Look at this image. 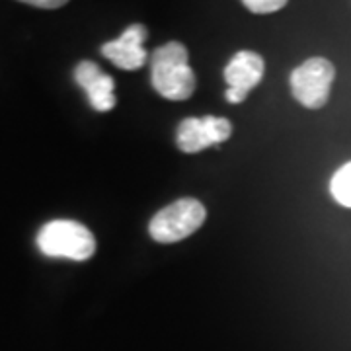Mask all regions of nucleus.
I'll use <instances>...</instances> for the list:
<instances>
[{
    "instance_id": "f257e3e1",
    "label": "nucleus",
    "mask_w": 351,
    "mask_h": 351,
    "mask_svg": "<svg viewBox=\"0 0 351 351\" xmlns=\"http://www.w3.org/2000/svg\"><path fill=\"white\" fill-rule=\"evenodd\" d=\"M152 88L172 101H182L191 98L195 92V73L188 63V49L170 41L154 51L151 59Z\"/></svg>"
},
{
    "instance_id": "f03ea898",
    "label": "nucleus",
    "mask_w": 351,
    "mask_h": 351,
    "mask_svg": "<svg viewBox=\"0 0 351 351\" xmlns=\"http://www.w3.org/2000/svg\"><path fill=\"white\" fill-rule=\"evenodd\" d=\"M39 252L47 258L86 262L96 254V239L82 223L57 219L39 228L36 239Z\"/></svg>"
},
{
    "instance_id": "7ed1b4c3",
    "label": "nucleus",
    "mask_w": 351,
    "mask_h": 351,
    "mask_svg": "<svg viewBox=\"0 0 351 351\" xmlns=\"http://www.w3.org/2000/svg\"><path fill=\"white\" fill-rule=\"evenodd\" d=\"M205 217L207 211L197 199L184 197L174 201L152 217L149 225L151 239L160 244L180 242L191 237L205 223Z\"/></svg>"
},
{
    "instance_id": "20e7f679",
    "label": "nucleus",
    "mask_w": 351,
    "mask_h": 351,
    "mask_svg": "<svg viewBox=\"0 0 351 351\" xmlns=\"http://www.w3.org/2000/svg\"><path fill=\"white\" fill-rule=\"evenodd\" d=\"M334 76V64L322 57H313L291 73V92L301 106L320 110L328 104Z\"/></svg>"
},
{
    "instance_id": "39448f33",
    "label": "nucleus",
    "mask_w": 351,
    "mask_h": 351,
    "mask_svg": "<svg viewBox=\"0 0 351 351\" xmlns=\"http://www.w3.org/2000/svg\"><path fill=\"white\" fill-rule=\"evenodd\" d=\"M232 135V123L225 117H188L176 131V145L182 152H201L219 143H225Z\"/></svg>"
},
{
    "instance_id": "423d86ee",
    "label": "nucleus",
    "mask_w": 351,
    "mask_h": 351,
    "mask_svg": "<svg viewBox=\"0 0 351 351\" xmlns=\"http://www.w3.org/2000/svg\"><path fill=\"white\" fill-rule=\"evenodd\" d=\"M263 73L265 63L260 53L248 49L239 51L225 66V82L228 84L225 94L226 101L242 104L252 90L262 82Z\"/></svg>"
},
{
    "instance_id": "0eeeda50",
    "label": "nucleus",
    "mask_w": 351,
    "mask_h": 351,
    "mask_svg": "<svg viewBox=\"0 0 351 351\" xmlns=\"http://www.w3.org/2000/svg\"><path fill=\"white\" fill-rule=\"evenodd\" d=\"M149 38V29L143 24H133L113 41L101 45V55L112 61L117 69L137 71L145 66L149 53L145 49V41Z\"/></svg>"
},
{
    "instance_id": "6e6552de",
    "label": "nucleus",
    "mask_w": 351,
    "mask_h": 351,
    "mask_svg": "<svg viewBox=\"0 0 351 351\" xmlns=\"http://www.w3.org/2000/svg\"><path fill=\"white\" fill-rule=\"evenodd\" d=\"M75 80L78 86L86 92L88 101L96 112H112L117 104L115 98V82L106 75L100 66L92 61H82L75 69Z\"/></svg>"
},
{
    "instance_id": "1a4fd4ad",
    "label": "nucleus",
    "mask_w": 351,
    "mask_h": 351,
    "mask_svg": "<svg viewBox=\"0 0 351 351\" xmlns=\"http://www.w3.org/2000/svg\"><path fill=\"white\" fill-rule=\"evenodd\" d=\"M330 193L336 203L351 207V162L343 164L330 182Z\"/></svg>"
},
{
    "instance_id": "9d476101",
    "label": "nucleus",
    "mask_w": 351,
    "mask_h": 351,
    "mask_svg": "<svg viewBox=\"0 0 351 351\" xmlns=\"http://www.w3.org/2000/svg\"><path fill=\"white\" fill-rule=\"evenodd\" d=\"M289 0H242V4L254 14H271L281 10Z\"/></svg>"
},
{
    "instance_id": "9b49d317",
    "label": "nucleus",
    "mask_w": 351,
    "mask_h": 351,
    "mask_svg": "<svg viewBox=\"0 0 351 351\" xmlns=\"http://www.w3.org/2000/svg\"><path fill=\"white\" fill-rule=\"evenodd\" d=\"M29 6H38V8H45V10H53V8H61L69 0H20Z\"/></svg>"
}]
</instances>
